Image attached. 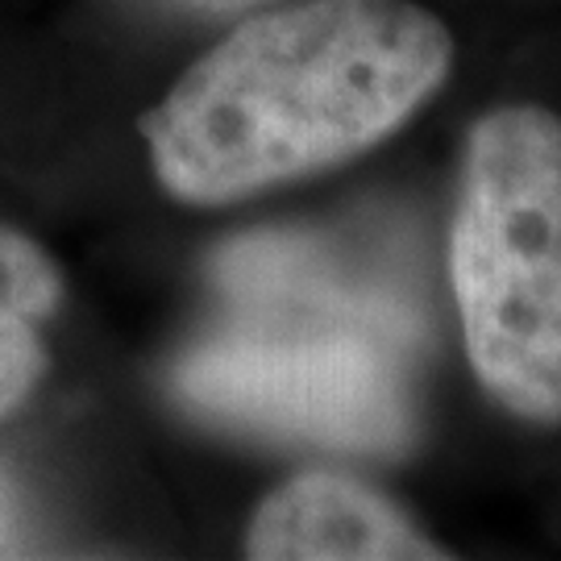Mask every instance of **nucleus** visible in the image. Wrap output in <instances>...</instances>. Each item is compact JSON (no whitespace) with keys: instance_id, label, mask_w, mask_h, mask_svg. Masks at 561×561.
<instances>
[{"instance_id":"nucleus-1","label":"nucleus","mask_w":561,"mask_h":561,"mask_svg":"<svg viewBox=\"0 0 561 561\" xmlns=\"http://www.w3.org/2000/svg\"><path fill=\"white\" fill-rule=\"evenodd\" d=\"M458 46L416 0H300L241 21L141 117L171 201L225 208L396 138L454 76Z\"/></svg>"},{"instance_id":"nucleus-2","label":"nucleus","mask_w":561,"mask_h":561,"mask_svg":"<svg viewBox=\"0 0 561 561\" xmlns=\"http://www.w3.org/2000/svg\"><path fill=\"white\" fill-rule=\"evenodd\" d=\"M449 279L466 358L512 421L561 428V117L486 108L461 146Z\"/></svg>"},{"instance_id":"nucleus-3","label":"nucleus","mask_w":561,"mask_h":561,"mask_svg":"<svg viewBox=\"0 0 561 561\" xmlns=\"http://www.w3.org/2000/svg\"><path fill=\"white\" fill-rule=\"evenodd\" d=\"M238 304V321L196 341L171 375L201 421L354 458H396L416 442V391L391 312Z\"/></svg>"},{"instance_id":"nucleus-4","label":"nucleus","mask_w":561,"mask_h":561,"mask_svg":"<svg viewBox=\"0 0 561 561\" xmlns=\"http://www.w3.org/2000/svg\"><path fill=\"white\" fill-rule=\"evenodd\" d=\"M245 558L396 561L449 558L387 491L337 470H304L275 486L245 528Z\"/></svg>"},{"instance_id":"nucleus-5","label":"nucleus","mask_w":561,"mask_h":561,"mask_svg":"<svg viewBox=\"0 0 561 561\" xmlns=\"http://www.w3.org/2000/svg\"><path fill=\"white\" fill-rule=\"evenodd\" d=\"M62 304V275L34 238L0 225V421L38 391L46 324Z\"/></svg>"}]
</instances>
